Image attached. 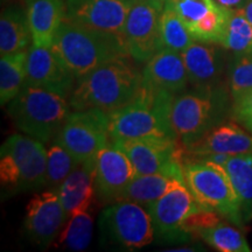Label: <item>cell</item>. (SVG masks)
<instances>
[{
    "label": "cell",
    "mask_w": 252,
    "mask_h": 252,
    "mask_svg": "<svg viewBox=\"0 0 252 252\" xmlns=\"http://www.w3.org/2000/svg\"><path fill=\"white\" fill-rule=\"evenodd\" d=\"M52 49L76 80L110 61L130 56L121 34L96 30L65 19L56 32Z\"/></svg>",
    "instance_id": "cell-1"
},
{
    "label": "cell",
    "mask_w": 252,
    "mask_h": 252,
    "mask_svg": "<svg viewBox=\"0 0 252 252\" xmlns=\"http://www.w3.org/2000/svg\"><path fill=\"white\" fill-rule=\"evenodd\" d=\"M141 84L143 74L130 56L116 59L77 80L69 105L74 111L99 109L111 112L130 103L139 93Z\"/></svg>",
    "instance_id": "cell-2"
},
{
    "label": "cell",
    "mask_w": 252,
    "mask_h": 252,
    "mask_svg": "<svg viewBox=\"0 0 252 252\" xmlns=\"http://www.w3.org/2000/svg\"><path fill=\"white\" fill-rule=\"evenodd\" d=\"M175 96L141 84L139 93L130 103L108 112L110 141L140 138L176 139L171 121Z\"/></svg>",
    "instance_id": "cell-3"
},
{
    "label": "cell",
    "mask_w": 252,
    "mask_h": 252,
    "mask_svg": "<svg viewBox=\"0 0 252 252\" xmlns=\"http://www.w3.org/2000/svg\"><path fill=\"white\" fill-rule=\"evenodd\" d=\"M232 97L228 86L193 88L176 94L173 100L171 121L181 146L196 143L215 126L231 117Z\"/></svg>",
    "instance_id": "cell-4"
},
{
    "label": "cell",
    "mask_w": 252,
    "mask_h": 252,
    "mask_svg": "<svg viewBox=\"0 0 252 252\" xmlns=\"http://www.w3.org/2000/svg\"><path fill=\"white\" fill-rule=\"evenodd\" d=\"M45 143L27 134L14 133L0 149V182L2 195L26 193L46 187Z\"/></svg>",
    "instance_id": "cell-5"
},
{
    "label": "cell",
    "mask_w": 252,
    "mask_h": 252,
    "mask_svg": "<svg viewBox=\"0 0 252 252\" xmlns=\"http://www.w3.org/2000/svg\"><path fill=\"white\" fill-rule=\"evenodd\" d=\"M69 109L67 98L61 94L27 86L7 104L15 127L45 144L55 139L70 113Z\"/></svg>",
    "instance_id": "cell-6"
},
{
    "label": "cell",
    "mask_w": 252,
    "mask_h": 252,
    "mask_svg": "<svg viewBox=\"0 0 252 252\" xmlns=\"http://www.w3.org/2000/svg\"><path fill=\"white\" fill-rule=\"evenodd\" d=\"M182 171L186 185L201 207L244 228L238 197L222 166L209 160L184 158Z\"/></svg>",
    "instance_id": "cell-7"
},
{
    "label": "cell",
    "mask_w": 252,
    "mask_h": 252,
    "mask_svg": "<svg viewBox=\"0 0 252 252\" xmlns=\"http://www.w3.org/2000/svg\"><path fill=\"white\" fill-rule=\"evenodd\" d=\"M98 225L105 247L135 251L154 241V228L149 210L127 200L110 203L102 210Z\"/></svg>",
    "instance_id": "cell-8"
},
{
    "label": "cell",
    "mask_w": 252,
    "mask_h": 252,
    "mask_svg": "<svg viewBox=\"0 0 252 252\" xmlns=\"http://www.w3.org/2000/svg\"><path fill=\"white\" fill-rule=\"evenodd\" d=\"M54 140L80 163L96 157L110 143L108 112L99 109L70 112Z\"/></svg>",
    "instance_id": "cell-9"
},
{
    "label": "cell",
    "mask_w": 252,
    "mask_h": 252,
    "mask_svg": "<svg viewBox=\"0 0 252 252\" xmlns=\"http://www.w3.org/2000/svg\"><path fill=\"white\" fill-rule=\"evenodd\" d=\"M131 160L137 174H165L184 179V147L178 139L140 138L112 140Z\"/></svg>",
    "instance_id": "cell-10"
},
{
    "label": "cell",
    "mask_w": 252,
    "mask_h": 252,
    "mask_svg": "<svg viewBox=\"0 0 252 252\" xmlns=\"http://www.w3.org/2000/svg\"><path fill=\"white\" fill-rule=\"evenodd\" d=\"M202 208L187 185L168 191L146 208L152 219L154 239L161 244L186 243L193 239L186 231V223Z\"/></svg>",
    "instance_id": "cell-11"
},
{
    "label": "cell",
    "mask_w": 252,
    "mask_h": 252,
    "mask_svg": "<svg viewBox=\"0 0 252 252\" xmlns=\"http://www.w3.org/2000/svg\"><path fill=\"white\" fill-rule=\"evenodd\" d=\"M163 7L159 0H134L128 12L123 36L128 54L137 63H146L163 48L160 35Z\"/></svg>",
    "instance_id": "cell-12"
},
{
    "label": "cell",
    "mask_w": 252,
    "mask_h": 252,
    "mask_svg": "<svg viewBox=\"0 0 252 252\" xmlns=\"http://www.w3.org/2000/svg\"><path fill=\"white\" fill-rule=\"evenodd\" d=\"M67 217L56 189L37 193L26 207L24 234L32 243L46 248L60 234Z\"/></svg>",
    "instance_id": "cell-13"
},
{
    "label": "cell",
    "mask_w": 252,
    "mask_h": 252,
    "mask_svg": "<svg viewBox=\"0 0 252 252\" xmlns=\"http://www.w3.org/2000/svg\"><path fill=\"white\" fill-rule=\"evenodd\" d=\"M27 75L25 86L53 91L69 98L76 86V77L52 48L32 43L27 52ZM24 86V87H25Z\"/></svg>",
    "instance_id": "cell-14"
},
{
    "label": "cell",
    "mask_w": 252,
    "mask_h": 252,
    "mask_svg": "<svg viewBox=\"0 0 252 252\" xmlns=\"http://www.w3.org/2000/svg\"><path fill=\"white\" fill-rule=\"evenodd\" d=\"M137 175L131 160L115 144L110 143L94 157V187L102 203H112Z\"/></svg>",
    "instance_id": "cell-15"
},
{
    "label": "cell",
    "mask_w": 252,
    "mask_h": 252,
    "mask_svg": "<svg viewBox=\"0 0 252 252\" xmlns=\"http://www.w3.org/2000/svg\"><path fill=\"white\" fill-rule=\"evenodd\" d=\"M134 0H65V20L123 35Z\"/></svg>",
    "instance_id": "cell-16"
},
{
    "label": "cell",
    "mask_w": 252,
    "mask_h": 252,
    "mask_svg": "<svg viewBox=\"0 0 252 252\" xmlns=\"http://www.w3.org/2000/svg\"><path fill=\"white\" fill-rule=\"evenodd\" d=\"M252 153V134L235 121H225L215 126L196 143L184 149V158H203L223 154L242 156Z\"/></svg>",
    "instance_id": "cell-17"
},
{
    "label": "cell",
    "mask_w": 252,
    "mask_h": 252,
    "mask_svg": "<svg viewBox=\"0 0 252 252\" xmlns=\"http://www.w3.org/2000/svg\"><path fill=\"white\" fill-rule=\"evenodd\" d=\"M189 84L193 88H208L223 84L226 74L222 50L216 43L195 40L181 53Z\"/></svg>",
    "instance_id": "cell-18"
},
{
    "label": "cell",
    "mask_w": 252,
    "mask_h": 252,
    "mask_svg": "<svg viewBox=\"0 0 252 252\" xmlns=\"http://www.w3.org/2000/svg\"><path fill=\"white\" fill-rule=\"evenodd\" d=\"M141 74L144 86L173 94L185 93L189 84L181 53L168 48H162L145 63Z\"/></svg>",
    "instance_id": "cell-19"
},
{
    "label": "cell",
    "mask_w": 252,
    "mask_h": 252,
    "mask_svg": "<svg viewBox=\"0 0 252 252\" xmlns=\"http://www.w3.org/2000/svg\"><path fill=\"white\" fill-rule=\"evenodd\" d=\"M68 217L77 212H88L96 196L94 157L81 162L56 188Z\"/></svg>",
    "instance_id": "cell-20"
},
{
    "label": "cell",
    "mask_w": 252,
    "mask_h": 252,
    "mask_svg": "<svg viewBox=\"0 0 252 252\" xmlns=\"http://www.w3.org/2000/svg\"><path fill=\"white\" fill-rule=\"evenodd\" d=\"M33 45L52 48L54 37L65 19V0H25Z\"/></svg>",
    "instance_id": "cell-21"
},
{
    "label": "cell",
    "mask_w": 252,
    "mask_h": 252,
    "mask_svg": "<svg viewBox=\"0 0 252 252\" xmlns=\"http://www.w3.org/2000/svg\"><path fill=\"white\" fill-rule=\"evenodd\" d=\"M185 180L165 174H137L119 195L117 201L127 200L149 207L160 197L185 186Z\"/></svg>",
    "instance_id": "cell-22"
},
{
    "label": "cell",
    "mask_w": 252,
    "mask_h": 252,
    "mask_svg": "<svg viewBox=\"0 0 252 252\" xmlns=\"http://www.w3.org/2000/svg\"><path fill=\"white\" fill-rule=\"evenodd\" d=\"M33 36L26 11L19 7H8L0 18V53L1 55L28 50Z\"/></svg>",
    "instance_id": "cell-23"
},
{
    "label": "cell",
    "mask_w": 252,
    "mask_h": 252,
    "mask_svg": "<svg viewBox=\"0 0 252 252\" xmlns=\"http://www.w3.org/2000/svg\"><path fill=\"white\" fill-rule=\"evenodd\" d=\"M222 167L235 189L247 224L252 220V153L229 157Z\"/></svg>",
    "instance_id": "cell-24"
},
{
    "label": "cell",
    "mask_w": 252,
    "mask_h": 252,
    "mask_svg": "<svg viewBox=\"0 0 252 252\" xmlns=\"http://www.w3.org/2000/svg\"><path fill=\"white\" fill-rule=\"evenodd\" d=\"M222 219L214 224L203 226L195 232V238L220 252H250L251 248L241 228Z\"/></svg>",
    "instance_id": "cell-25"
},
{
    "label": "cell",
    "mask_w": 252,
    "mask_h": 252,
    "mask_svg": "<svg viewBox=\"0 0 252 252\" xmlns=\"http://www.w3.org/2000/svg\"><path fill=\"white\" fill-rule=\"evenodd\" d=\"M27 52L1 55L0 59V104L7 105L23 90L27 75Z\"/></svg>",
    "instance_id": "cell-26"
},
{
    "label": "cell",
    "mask_w": 252,
    "mask_h": 252,
    "mask_svg": "<svg viewBox=\"0 0 252 252\" xmlns=\"http://www.w3.org/2000/svg\"><path fill=\"white\" fill-rule=\"evenodd\" d=\"M94 220L89 212L71 214L59 234L58 244L71 251H84L93 238Z\"/></svg>",
    "instance_id": "cell-27"
},
{
    "label": "cell",
    "mask_w": 252,
    "mask_h": 252,
    "mask_svg": "<svg viewBox=\"0 0 252 252\" xmlns=\"http://www.w3.org/2000/svg\"><path fill=\"white\" fill-rule=\"evenodd\" d=\"M160 35L163 48L182 53L194 42V37L173 6L166 4L160 15Z\"/></svg>",
    "instance_id": "cell-28"
},
{
    "label": "cell",
    "mask_w": 252,
    "mask_h": 252,
    "mask_svg": "<svg viewBox=\"0 0 252 252\" xmlns=\"http://www.w3.org/2000/svg\"><path fill=\"white\" fill-rule=\"evenodd\" d=\"M220 46L234 54H243L252 50V24L242 9H231Z\"/></svg>",
    "instance_id": "cell-29"
},
{
    "label": "cell",
    "mask_w": 252,
    "mask_h": 252,
    "mask_svg": "<svg viewBox=\"0 0 252 252\" xmlns=\"http://www.w3.org/2000/svg\"><path fill=\"white\" fill-rule=\"evenodd\" d=\"M231 14V9L223 7L220 4L208 13L197 24L188 28L194 40L220 45L224 35L226 24Z\"/></svg>",
    "instance_id": "cell-30"
},
{
    "label": "cell",
    "mask_w": 252,
    "mask_h": 252,
    "mask_svg": "<svg viewBox=\"0 0 252 252\" xmlns=\"http://www.w3.org/2000/svg\"><path fill=\"white\" fill-rule=\"evenodd\" d=\"M80 162L62 145L53 140L47 151L46 187L56 189Z\"/></svg>",
    "instance_id": "cell-31"
},
{
    "label": "cell",
    "mask_w": 252,
    "mask_h": 252,
    "mask_svg": "<svg viewBox=\"0 0 252 252\" xmlns=\"http://www.w3.org/2000/svg\"><path fill=\"white\" fill-rule=\"evenodd\" d=\"M226 86L232 99L252 90V50L235 54L226 67Z\"/></svg>",
    "instance_id": "cell-32"
},
{
    "label": "cell",
    "mask_w": 252,
    "mask_h": 252,
    "mask_svg": "<svg viewBox=\"0 0 252 252\" xmlns=\"http://www.w3.org/2000/svg\"><path fill=\"white\" fill-rule=\"evenodd\" d=\"M169 4L180 15L186 27L190 28L215 8L219 2L216 0H172Z\"/></svg>",
    "instance_id": "cell-33"
},
{
    "label": "cell",
    "mask_w": 252,
    "mask_h": 252,
    "mask_svg": "<svg viewBox=\"0 0 252 252\" xmlns=\"http://www.w3.org/2000/svg\"><path fill=\"white\" fill-rule=\"evenodd\" d=\"M231 119L252 134V90L232 99Z\"/></svg>",
    "instance_id": "cell-34"
},
{
    "label": "cell",
    "mask_w": 252,
    "mask_h": 252,
    "mask_svg": "<svg viewBox=\"0 0 252 252\" xmlns=\"http://www.w3.org/2000/svg\"><path fill=\"white\" fill-rule=\"evenodd\" d=\"M223 7L229 9H242L247 5L249 0H216Z\"/></svg>",
    "instance_id": "cell-35"
},
{
    "label": "cell",
    "mask_w": 252,
    "mask_h": 252,
    "mask_svg": "<svg viewBox=\"0 0 252 252\" xmlns=\"http://www.w3.org/2000/svg\"><path fill=\"white\" fill-rule=\"evenodd\" d=\"M242 11H243L245 17H247L249 19V21L252 24V0H249L247 5L242 8Z\"/></svg>",
    "instance_id": "cell-36"
},
{
    "label": "cell",
    "mask_w": 252,
    "mask_h": 252,
    "mask_svg": "<svg viewBox=\"0 0 252 252\" xmlns=\"http://www.w3.org/2000/svg\"><path fill=\"white\" fill-rule=\"evenodd\" d=\"M167 251H174V252H184V251H195V249H193V248H188V249H186V248H180V249H169V250H167Z\"/></svg>",
    "instance_id": "cell-37"
},
{
    "label": "cell",
    "mask_w": 252,
    "mask_h": 252,
    "mask_svg": "<svg viewBox=\"0 0 252 252\" xmlns=\"http://www.w3.org/2000/svg\"><path fill=\"white\" fill-rule=\"evenodd\" d=\"M159 1H160V2H161V4H163V5H166V4H167V2H171V1H172V0H159Z\"/></svg>",
    "instance_id": "cell-38"
}]
</instances>
